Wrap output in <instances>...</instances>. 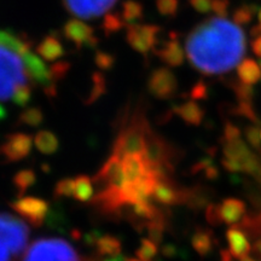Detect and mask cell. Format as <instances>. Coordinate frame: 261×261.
I'll return each instance as SVG.
<instances>
[{
  "label": "cell",
  "instance_id": "cell-1",
  "mask_svg": "<svg viewBox=\"0 0 261 261\" xmlns=\"http://www.w3.org/2000/svg\"><path fill=\"white\" fill-rule=\"evenodd\" d=\"M185 54L201 73H227L246 54V35L240 25L225 17L208 18L188 35Z\"/></svg>",
  "mask_w": 261,
  "mask_h": 261
},
{
  "label": "cell",
  "instance_id": "cell-2",
  "mask_svg": "<svg viewBox=\"0 0 261 261\" xmlns=\"http://www.w3.org/2000/svg\"><path fill=\"white\" fill-rule=\"evenodd\" d=\"M31 80L23 54L0 44V100H12L16 91L29 86Z\"/></svg>",
  "mask_w": 261,
  "mask_h": 261
},
{
  "label": "cell",
  "instance_id": "cell-3",
  "mask_svg": "<svg viewBox=\"0 0 261 261\" xmlns=\"http://www.w3.org/2000/svg\"><path fill=\"white\" fill-rule=\"evenodd\" d=\"M75 248L65 240L57 237H41L35 240L22 261H80Z\"/></svg>",
  "mask_w": 261,
  "mask_h": 261
},
{
  "label": "cell",
  "instance_id": "cell-4",
  "mask_svg": "<svg viewBox=\"0 0 261 261\" xmlns=\"http://www.w3.org/2000/svg\"><path fill=\"white\" fill-rule=\"evenodd\" d=\"M28 238L29 227L24 220L12 214L0 213V247L12 255H18L27 247Z\"/></svg>",
  "mask_w": 261,
  "mask_h": 261
},
{
  "label": "cell",
  "instance_id": "cell-5",
  "mask_svg": "<svg viewBox=\"0 0 261 261\" xmlns=\"http://www.w3.org/2000/svg\"><path fill=\"white\" fill-rule=\"evenodd\" d=\"M148 128L143 123L125 127L116 137L113 154L123 159L129 155H143L146 145Z\"/></svg>",
  "mask_w": 261,
  "mask_h": 261
},
{
  "label": "cell",
  "instance_id": "cell-6",
  "mask_svg": "<svg viewBox=\"0 0 261 261\" xmlns=\"http://www.w3.org/2000/svg\"><path fill=\"white\" fill-rule=\"evenodd\" d=\"M10 207L33 227H41L45 224L50 211V204L47 201L34 196L19 197L18 200L11 202Z\"/></svg>",
  "mask_w": 261,
  "mask_h": 261
},
{
  "label": "cell",
  "instance_id": "cell-7",
  "mask_svg": "<svg viewBox=\"0 0 261 261\" xmlns=\"http://www.w3.org/2000/svg\"><path fill=\"white\" fill-rule=\"evenodd\" d=\"M92 180L96 182L97 191L107 188L123 190L127 185V178L123 171L122 159L114 154L110 155Z\"/></svg>",
  "mask_w": 261,
  "mask_h": 261
},
{
  "label": "cell",
  "instance_id": "cell-8",
  "mask_svg": "<svg viewBox=\"0 0 261 261\" xmlns=\"http://www.w3.org/2000/svg\"><path fill=\"white\" fill-rule=\"evenodd\" d=\"M160 28L154 24H132L127 28V42L133 50L142 55H148L155 48Z\"/></svg>",
  "mask_w": 261,
  "mask_h": 261
},
{
  "label": "cell",
  "instance_id": "cell-9",
  "mask_svg": "<svg viewBox=\"0 0 261 261\" xmlns=\"http://www.w3.org/2000/svg\"><path fill=\"white\" fill-rule=\"evenodd\" d=\"M65 9L75 17L90 19L109 11L117 0H62Z\"/></svg>",
  "mask_w": 261,
  "mask_h": 261
},
{
  "label": "cell",
  "instance_id": "cell-10",
  "mask_svg": "<svg viewBox=\"0 0 261 261\" xmlns=\"http://www.w3.org/2000/svg\"><path fill=\"white\" fill-rule=\"evenodd\" d=\"M177 89V77L168 68H158L150 74L148 91L158 99H168L174 96Z\"/></svg>",
  "mask_w": 261,
  "mask_h": 261
},
{
  "label": "cell",
  "instance_id": "cell-11",
  "mask_svg": "<svg viewBox=\"0 0 261 261\" xmlns=\"http://www.w3.org/2000/svg\"><path fill=\"white\" fill-rule=\"evenodd\" d=\"M33 139L25 133H12L6 137L5 142L0 145V154L6 161L17 162L31 154Z\"/></svg>",
  "mask_w": 261,
  "mask_h": 261
},
{
  "label": "cell",
  "instance_id": "cell-12",
  "mask_svg": "<svg viewBox=\"0 0 261 261\" xmlns=\"http://www.w3.org/2000/svg\"><path fill=\"white\" fill-rule=\"evenodd\" d=\"M182 190L184 188L175 184L172 177L159 178L155 184L152 201L156 204L165 205V207L182 204Z\"/></svg>",
  "mask_w": 261,
  "mask_h": 261
},
{
  "label": "cell",
  "instance_id": "cell-13",
  "mask_svg": "<svg viewBox=\"0 0 261 261\" xmlns=\"http://www.w3.org/2000/svg\"><path fill=\"white\" fill-rule=\"evenodd\" d=\"M63 34L77 48L84 46L93 48L97 46L98 41L93 34V29L81 19H69L64 24Z\"/></svg>",
  "mask_w": 261,
  "mask_h": 261
},
{
  "label": "cell",
  "instance_id": "cell-14",
  "mask_svg": "<svg viewBox=\"0 0 261 261\" xmlns=\"http://www.w3.org/2000/svg\"><path fill=\"white\" fill-rule=\"evenodd\" d=\"M218 217L220 224H226L234 226L237 224H242V221L247 217L246 203L240 198L227 197L217 204Z\"/></svg>",
  "mask_w": 261,
  "mask_h": 261
},
{
  "label": "cell",
  "instance_id": "cell-15",
  "mask_svg": "<svg viewBox=\"0 0 261 261\" xmlns=\"http://www.w3.org/2000/svg\"><path fill=\"white\" fill-rule=\"evenodd\" d=\"M212 191L202 185H195L191 188H184L182 190V204L189 210L201 212L211 204Z\"/></svg>",
  "mask_w": 261,
  "mask_h": 261
},
{
  "label": "cell",
  "instance_id": "cell-16",
  "mask_svg": "<svg viewBox=\"0 0 261 261\" xmlns=\"http://www.w3.org/2000/svg\"><path fill=\"white\" fill-rule=\"evenodd\" d=\"M226 241L228 244V252L233 257L242 259V257L249 255L252 252V244L249 243V240L242 227L232 226L227 228Z\"/></svg>",
  "mask_w": 261,
  "mask_h": 261
},
{
  "label": "cell",
  "instance_id": "cell-17",
  "mask_svg": "<svg viewBox=\"0 0 261 261\" xmlns=\"http://www.w3.org/2000/svg\"><path fill=\"white\" fill-rule=\"evenodd\" d=\"M123 171H125L127 182H136L150 174L151 167L143 158V155H129L122 159Z\"/></svg>",
  "mask_w": 261,
  "mask_h": 261
},
{
  "label": "cell",
  "instance_id": "cell-18",
  "mask_svg": "<svg viewBox=\"0 0 261 261\" xmlns=\"http://www.w3.org/2000/svg\"><path fill=\"white\" fill-rule=\"evenodd\" d=\"M158 55L169 67H179L184 63L185 60L184 47L181 46L179 39L173 33L171 34V38L158 51Z\"/></svg>",
  "mask_w": 261,
  "mask_h": 261
},
{
  "label": "cell",
  "instance_id": "cell-19",
  "mask_svg": "<svg viewBox=\"0 0 261 261\" xmlns=\"http://www.w3.org/2000/svg\"><path fill=\"white\" fill-rule=\"evenodd\" d=\"M191 246L200 256L210 255L215 247L213 232L205 228H197L191 237Z\"/></svg>",
  "mask_w": 261,
  "mask_h": 261
},
{
  "label": "cell",
  "instance_id": "cell-20",
  "mask_svg": "<svg viewBox=\"0 0 261 261\" xmlns=\"http://www.w3.org/2000/svg\"><path fill=\"white\" fill-rule=\"evenodd\" d=\"M37 52L42 60L55 62L63 56L64 47L60 39L54 37V35H48V37L42 39V41L38 45Z\"/></svg>",
  "mask_w": 261,
  "mask_h": 261
},
{
  "label": "cell",
  "instance_id": "cell-21",
  "mask_svg": "<svg viewBox=\"0 0 261 261\" xmlns=\"http://www.w3.org/2000/svg\"><path fill=\"white\" fill-rule=\"evenodd\" d=\"M45 224L50 230L58 231V232H71V230H69L67 213L58 202L50 205V211H48Z\"/></svg>",
  "mask_w": 261,
  "mask_h": 261
},
{
  "label": "cell",
  "instance_id": "cell-22",
  "mask_svg": "<svg viewBox=\"0 0 261 261\" xmlns=\"http://www.w3.org/2000/svg\"><path fill=\"white\" fill-rule=\"evenodd\" d=\"M174 114L192 126H200L203 120L204 112L195 100H189L174 108Z\"/></svg>",
  "mask_w": 261,
  "mask_h": 261
},
{
  "label": "cell",
  "instance_id": "cell-23",
  "mask_svg": "<svg viewBox=\"0 0 261 261\" xmlns=\"http://www.w3.org/2000/svg\"><path fill=\"white\" fill-rule=\"evenodd\" d=\"M94 249H96V255L100 257L119 255V254H122V243L114 234H100L97 240L96 246H94Z\"/></svg>",
  "mask_w": 261,
  "mask_h": 261
},
{
  "label": "cell",
  "instance_id": "cell-24",
  "mask_svg": "<svg viewBox=\"0 0 261 261\" xmlns=\"http://www.w3.org/2000/svg\"><path fill=\"white\" fill-rule=\"evenodd\" d=\"M34 145L41 154L54 155L60 149V139L54 132L47 129L39 130L34 138Z\"/></svg>",
  "mask_w": 261,
  "mask_h": 261
},
{
  "label": "cell",
  "instance_id": "cell-25",
  "mask_svg": "<svg viewBox=\"0 0 261 261\" xmlns=\"http://www.w3.org/2000/svg\"><path fill=\"white\" fill-rule=\"evenodd\" d=\"M237 74L241 83L249 85V86L259 83L261 80L260 65L250 58H246L237 65Z\"/></svg>",
  "mask_w": 261,
  "mask_h": 261
},
{
  "label": "cell",
  "instance_id": "cell-26",
  "mask_svg": "<svg viewBox=\"0 0 261 261\" xmlns=\"http://www.w3.org/2000/svg\"><path fill=\"white\" fill-rule=\"evenodd\" d=\"M94 197V188L93 180L89 175L80 174L75 178V192L74 200L80 202V203H87L92 201Z\"/></svg>",
  "mask_w": 261,
  "mask_h": 261
},
{
  "label": "cell",
  "instance_id": "cell-27",
  "mask_svg": "<svg viewBox=\"0 0 261 261\" xmlns=\"http://www.w3.org/2000/svg\"><path fill=\"white\" fill-rule=\"evenodd\" d=\"M37 172L34 169L24 168L16 173L14 178H12V184H14L19 197L23 196L29 189L34 187V184L37 182Z\"/></svg>",
  "mask_w": 261,
  "mask_h": 261
},
{
  "label": "cell",
  "instance_id": "cell-28",
  "mask_svg": "<svg viewBox=\"0 0 261 261\" xmlns=\"http://www.w3.org/2000/svg\"><path fill=\"white\" fill-rule=\"evenodd\" d=\"M144 9L143 5L137 0H126L122 4L121 17L127 25L137 24L143 18Z\"/></svg>",
  "mask_w": 261,
  "mask_h": 261
},
{
  "label": "cell",
  "instance_id": "cell-29",
  "mask_svg": "<svg viewBox=\"0 0 261 261\" xmlns=\"http://www.w3.org/2000/svg\"><path fill=\"white\" fill-rule=\"evenodd\" d=\"M159 246L155 244L149 238H143L140 241V246L136 250L137 259L140 261H155L156 256L159 254Z\"/></svg>",
  "mask_w": 261,
  "mask_h": 261
},
{
  "label": "cell",
  "instance_id": "cell-30",
  "mask_svg": "<svg viewBox=\"0 0 261 261\" xmlns=\"http://www.w3.org/2000/svg\"><path fill=\"white\" fill-rule=\"evenodd\" d=\"M18 121L21 125L29 127H38L41 125L42 121H44V113H42L39 108H27V109L19 115Z\"/></svg>",
  "mask_w": 261,
  "mask_h": 261
},
{
  "label": "cell",
  "instance_id": "cell-31",
  "mask_svg": "<svg viewBox=\"0 0 261 261\" xmlns=\"http://www.w3.org/2000/svg\"><path fill=\"white\" fill-rule=\"evenodd\" d=\"M257 8L255 5H243L238 8L236 11L233 12V22L237 25H244L248 24L249 22L253 21L254 16L257 15Z\"/></svg>",
  "mask_w": 261,
  "mask_h": 261
},
{
  "label": "cell",
  "instance_id": "cell-32",
  "mask_svg": "<svg viewBox=\"0 0 261 261\" xmlns=\"http://www.w3.org/2000/svg\"><path fill=\"white\" fill-rule=\"evenodd\" d=\"M75 178H63L57 182L54 189L55 198L74 197Z\"/></svg>",
  "mask_w": 261,
  "mask_h": 261
},
{
  "label": "cell",
  "instance_id": "cell-33",
  "mask_svg": "<svg viewBox=\"0 0 261 261\" xmlns=\"http://www.w3.org/2000/svg\"><path fill=\"white\" fill-rule=\"evenodd\" d=\"M125 24L126 23L122 19L121 15L108 14L103 21V29L106 34H113V33H116L120 29H122Z\"/></svg>",
  "mask_w": 261,
  "mask_h": 261
},
{
  "label": "cell",
  "instance_id": "cell-34",
  "mask_svg": "<svg viewBox=\"0 0 261 261\" xmlns=\"http://www.w3.org/2000/svg\"><path fill=\"white\" fill-rule=\"evenodd\" d=\"M156 8L162 16H174L179 8V0H156Z\"/></svg>",
  "mask_w": 261,
  "mask_h": 261
},
{
  "label": "cell",
  "instance_id": "cell-35",
  "mask_svg": "<svg viewBox=\"0 0 261 261\" xmlns=\"http://www.w3.org/2000/svg\"><path fill=\"white\" fill-rule=\"evenodd\" d=\"M32 99V89L29 86L22 87L16 91L11 102L18 107H27Z\"/></svg>",
  "mask_w": 261,
  "mask_h": 261
},
{
  "label": "cell",
  "instance_id": "cell-36",
  "mask_svg": "<svg viewBox=\"0 0 261 261\" xmlns=\"http://www.w3.org/2000/svg\"><path fill=\"white\" fill-rule=\"evenodd\" d=\"M96 64L99 69H110V68H113V65L115 64V57H114L113 55L108 54L106 51H97Z\"/></svg>",
  "mask_w": 261,
  "mask_h": 261
},
{
  "label": "cell",
  "instance_id": "cell-37",
  "mask_svg": "<svg viewBox=\"0 0 261 261\" xmlns=\"http://www.w3.org/2000/svg\"><path fill=\"white\" fill-rule=\"evenodd\" d=\"M246 137L248 143L252 148L260 150L261 148V137H260V129L256 126H250L246 129Z\"/></svg>",
  "mask_w": 261,
  "mask_h": 261
},
{
  "label": "cell",
  "instance_id": "cell-38",
  "mask_svg": "<svg viewBox=\"0 0 261 261\" xmlns=\"http://www.w3.org/2000/svg\"><path fill=\"white\" fill-rule=\"evenodd\" d=\"M207 96H208V89L203 81H198L197 84L194 85V87H192V90L190 92V97L192 98V99L194 100L205 99Z\"/></svg>",
  "mask_w": 261,
  "mask_h": 261
},
{
  "label": "cell",
  "instance_id": "cell-39",
  "mask_svg": "<svg viewBox=\"0 0 261 261\" xmlns=\"http://www.w3.org/2000/svg\"><path fill=\"white\" fill-rule=\"evenodd\" d=\"M189 3L200 14H207L213 9V0H189Z\"/></svg>",
  "mask_w": 261,
  "mask_h": 261
},
{
  "label": "cell",
  "instance_id": "cell-40",
  "mask_svg": "<svg viewBox=\"0 0 261 261\" xmlns=\"http://www.w3.org/2000/svg\"><path fill=\"white\" fill-rule=\"evenodd\" d=\"M221 165H223V167L226 169L228 173H231V174H240V173H244L242 165H241L238 161H236V160L224 158L221 160Z\"/></svg>",
  "mask_w": 261,
  "mask_h": 261
},
{
  "label": "cell",
  "instance_id": "cell-41",
  "mask_svg": "<svg viewBox=\"0 0 261 261\" xmlns=\"http://www.w3.org/2000/svg\"><path fill=\"white\" fill-rule=\"evenodd\" d=\"M241 138V130L232 123H226L224 128V142H231Z\"/></svg>",
  "mask_w": 261,
  "mask_h": 261
},
{
  "label": "cell",
  "instance_id": "cell-42",
  "mask_svg": "<svg viewBox=\"0 0 261 261\" xmlns=\"http://www.w3.org/2000/svg\"><path fill=\"white\" fill-rule=\"evenodd\" d=\"M227 10L228 0H213V9H212V11H213L218 17H226Z\"/></svg>",
  "mask_w": 261,
  "mask_h": 261
},
{
  "label": "cell",
  "instance_id": "cell-43",
  "mask_svg": "<svg viewBox=\"0 0 261 261\" xmlns=\"http://www.w3.org/2000/svg\"><path fill=\"white\" fill-rule=\"evenodd\" d=\"M205 219H207V221L211 225H214V226H217V225L220 224L219 217H218L217 204L211 203L207 208H205Z\"/></svg>",
  "mask_w": 261,
  "mask_h": 261
},
{
  "label": "cell",
  "instance_id": "cell-44",
  "mask_svg": "<svg viewBox=\"0 0 261 261\" xmlns=\"http://www.w3.org/2000/svg\"><path fill=\"white\" fill-rule=\"evenodd\" d=\"M238 113L242 116H246L248 119L253 120L254 122H256V115L255 113H254L250 102H241L240 107H238Z\"/></svg>",
  "mask_w": 261,
  "mask_h": 261
},
{
  "label": "cell",
  "instance_id": "cell-45",
  "mask_svg": "<svg viewBox=\"0 0 261 261\" xmlns=\"http://www.w3.org/2000/svg\"><path fill=\"white\" fill-rule=\"evenodd\" d=\"M236 92L237 96L242 99V102H250V98L253 96V89L249 85H240V86H236Z\"/></svg>",
  "mask_w": 261,
  "mask_h": 261
},
{
  "label": "cell",
  "instance_id": "cell-46",
  "mask_svg": "<svg viewBox=\"0 0 261 261\" xmlns=\"http://www.w3.org/2000/svg\"><path fill=\"white\" fill-rule=\"evenodd\" d=\"M202 174H203L204 178L208 179V180H215V179H218V177H219V168H218L213 162L202 172Z\"/></svg>",
  "mask_w": 261,
  "mask_h": 261
},
{
  "label": "cell",
  "instance_id": "cell-47",
  "mask_svg": "<svg viewBox=\"0 0 261 261\" xmlns=\"http://www.w3.org/2000/svg\"><path fill=\"white\" fill-rule=\"evenodd\" d=\"M162 255H165L166 257H174L177 256L178 254H180V250L178 249L174 244H165L162 247Z\"/></svg>",
  "mask_w": 261,
  "mask_h": 261
},
{
  "label": "cell",
  "instance_id": "cell-48",
  "mask_svg": "<svg viewBox=\"0 0 261 261\" xmlns=\"http://www.w3.org/2000/svg\"><path fill=\"white\" fill-rule=\"evenodd\" d=\"M252 48L254 54H255L259 58H261V34L253 41Z\"/></svg>",
  "mask_w": 261,
  "mask_h": 261
},
{
  "label": "cell",
  "instance_id": "cell-49",
  "mask_svg": "<svg viewBox=\"0 0 261 261\" xmlns=\"http://www.w3.org/2000/svg\"><path fill=\"white\" fill-rule=\"evenodd\" d=\"M100 261H128V257L123 255V254H119V255H114V256L100 257Z\"/></svg>",
  "mask_w": 261,
  "mask_h": 261
},
{
  "label": "cell",
  "instance_id": "cell-50",
  "mask_svg": "<svg viewBox=\"0 0 261 261\" xmlns=\"http://www.w3.org/2000/svg\"><path fill=\"white\" fill-rule=\"evenodd\" d=\"M253 35H256V34H261V8L259 9V11H257V25L256 27H254L253 29Z\"/></svg>",
  "mask_w": 261,
  "mask_h": 261
},
{
  "label": "cell",
  "instance_id": "cell-51",
  "mask_svg": "<svg viewBox=\"0 0 261 261\" xmlns=\"http://www.w3.org/2000/svg\"><path fill=\"white\" fill-rule=\"evenodd\" d=\"M0 261H10V252L3 247H0Z\"/></svg>",
  "mask_w": 261,
  "mask_h": 261
},
{
  "label": "cell",
  "instance_id": "cell-52",
  "mask_svg": "<svg viewBox=\"0 0 261 261\" xmlns=\"http://www.w3.org/2000/svg\"><path fill=\"white\" fill-rule=\"evenodd\" d=\"M220 256H221V261H233L232 255H231V253L228 252V250H221Z\"/></svg>",
  "mask_w": 261,
  "mask_h": 261
},
{
  "label": "cell",
  "instance_id": "cell-53",
  "mask_svg": "<svg viewBox=\"0 0 261 261\" xmlns=\"http://www.w3.org/2000/svg\"><path fill=\"white\" fill-rule=\"evenodd\" d=\"M80 261H100V256L98 255H84L80 257Z\"/></svg>",
  "mask_w": 261,
  "mask_h": 261
},
{
  "label": "cell",
  "instance_id": "cell-54",
  "mask_svg": "<svg viewBox=\"0 0 261 261\" xmlns=\"http://www.w3.org/2000/svg\"><path fill=\"white\" fill-rule=\"evenodd\" d=\"M6 115H8V112H6L5 108L0 104V121H2V120H4Z\"/></svg>",
  "mask_w": 261,
  "mask_h": 261
},
{
  "label": "cell",
  "instance_id": "cell-55",
  "mask_svg": "<svg viewBox=\"0 0 261 261\" xmlns=\"http://www.w3.org/2000/svg\"><path fill=\"white\" fill-rule=\"evenodd\" d=\"M240 261H257L256 259H254V257H252V256H244V257H242V259H240Z\"/></svg>",
  "mask_w": 261,
  "mask_h": 261
},
{
  "label": "cell",
  "instance_id": "cell-56",
  "mask_svg": "<svg viewBox=\"0 0 261 261\" xmlns=\"http://www.w3.org/2000/svg\"><path fill=\"white\" fill-rule=\"evenodd\" d=\"M128 261H140L139 259H128Z\"/></svg>",
  "mask_w": 261,
  "mask_h": 261
},
{
  "label": "cell",
  "instance_id": "cell-57",
  "mask_svg": "<svg viewBox=\"0 0 261 261\" xmlns=\"http://www.w3.org/2000/svg\"><path fill=\"white\" fill-rule=\"evenodd\" d=\"M260 137H261V128H260Z\"/></svg>",
  "mask_w": 261,
  "mask_h": 261
}]
</instances>
